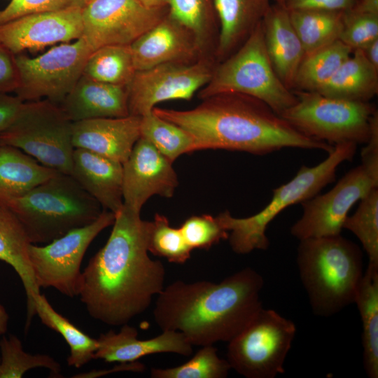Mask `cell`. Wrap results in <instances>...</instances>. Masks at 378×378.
Masks as SVG:
<instances>
[{
	"instance_id": "obj_1",
	"label": "cell",
	"mask_w": 378,
	"mask_h": 378,
	"mask_svg": "<svg viewBox=\"0 0 378 378\" xmlns=\"http://www.w3.org/2000/svg\"><path fill=\"white\" fill-rule=\"evenodd\" d=\"M105 245L82 272L78 296L93 318L121 326L144 312L164 289L165 269L148 255L149 221L125 206Z\"/></svg>"
},
{
	"instance_id": "obj_2",
	"label": "cell",
	"mask_w": 378,
	"mask_h": 378,
	"mask_svg": "<svg viewBox=\"0 0 378 378\" xmlns=\"http://www.w3.org/2000/svg\"><path fill=\"white\" fill-rule=\"evenodd\" d=\"M186 111L154 107L159 117L185 130L193 140V151L223 149L264 155L285 148L322 150L334 146L310 138L293 127L268 105L237 93L202 99Z\"/></svg>"
},
{
	"instance_id": "obj_3",
	"label": "cell",
	"mask_w": 378,
	"mask_h": 378,
	"mask_svg": "<svg viewBox=\"0 0 378 378\" xmlns=\"http://www.w3.org/2000/svg\"><path fill=\"white\" fill-rule=\"evenodd\" d=\"M262 276L246 267L218 284L177 280L158 295L155 322L162 330L181 332L197 346L230 342L262 307Z\"/></svg>"
},
{
	"instance_id": "obj_4",
	"label": "cell",
	"mask_w": 378,
	"mask_h": 378,
	"mask_svg": "<svg viewBox=\"0 0 378 378\" xmlns=\"http://www.w3.org/2000/svg\"><path fill=\"white\" fill-rule=\"evenodd\" d=\"M297 265L315 315L330 316L354 303L364 273L357 244L341 234L301 239Z\"/></svg>"
},
{
	"instance_id": "obj_5",
	"label": "cell",
	"mask_w": 378,
	"mask_h": 378,
	"mask_svg": "<svg viewBox=\"0 0 378 378\" xmlns=\"http://www.w3.org/2000/svg\"><path fill=\"white\" fill-rule=\"evenodd\" d=\"M6 204L34 244H48L90 224L104 210L72 176L61 172Z\"/></svg>"
},
{
	"instance_id": "obj_6",
	"label": "cell",
	"mask_w": 378,
	"mask_h": 378,
	"mask_svg": "<svg viewBox=\"0 0 378 378\" xmlns=\"http://www.w3.org/2000/svg\"><path fill=\"white\" fill-rule=\"evenodd\" d=\"M356 148L354 143L337 144L321 163L302 166L290 181L273 190L269 204L253 216L234 218L228 211L220 213L216 217L225 230L230 232L227 239L232 250L237 254L266 250L270 242L265 232L272 220L284 209L312 198L333 182L339 165L351 160Z\"/></svg>"
},
{
	"instance_id": "obj_7",
	"label": "cell",
	"mask_w": 378,
	"mask_h": 378,
	"mask_svg": "<svg viewBox=\"0 0 378 378\" xmlns=\"http://www.w3.org/2000/svg\"><path fill=\"white\" fill-rule=\"evenodd\" d=\"M204 99L224 93H237L262 101L281 115L297 102L276 75L267 55L262 22L244 43L215 66L209 81L199 91Z\"/></svg>"
},
{
	"instance_id": "obj_8",
	"label": "cell",
	"mask_w": 378,
	"mask_h": 378,
	"mask_svg": "<svg viewBox=\"0 0 378 378\" xmlns=\"http://www.w3.org/2000/svg\"><path fill=\"white\" fill-rule=\"evenodd\" d=\"M293 91L297 102L280 116L303 134L332 146L368 141L377 111L370 102L335 98L315 91Z\"/></svg>"
},
{
	"instance_id": "obj_9",
	"label": "cell",
	"mask_w": 378,
	"mask_h": 378,
	"mask_svg": "<svg viewBox=\"0 0 378 378\" xmlns=\"http://www.w3.org/2000/svg\"><path fill=\"white\" fill-rule=\"evenodd\" d=\"M72 124L60 104L48 99L24 102L0 143L17 148L41 164L70 174L74 147Z\"/></svg>"
},
{
	"instance_id": "obj_10",
	"label": "cell",
	"mask_w": 378,
	"mask_h": 378,
	"mask_svg": "<svg viewBox=\"0 0 378 378\" xmlns=\"http://www.w3.org/2000/svg\"><path fill=\"white\" fill-rule=\"evenodd\" d=\"M295 333L292 321L262 307L228 342L226 360L231 369L246 378H274L285 372Z\"/></svg>"
},
{
	"instance_id": "obj_11",
	"label": "cell",
	"mask_w": 378,
	"mask_h": 378,
	"mask_svg": "<svg viewBox=\"0 0 378 378\" xmlns=\"http://www.w3.org/2000/svg\"><path fill=\"white\" fill-rule=\"evenodd\" d=\"M114 220L115 214L104 209L92 223L71 230L45 246L30 243L28 256L37 286L54 288L70 298L78 296L84 255L94 238Z\"/></svg>"
},
{
	"instance_id": "obj_12",
	"label": "cell",
	"mask_w": 378,
	"mask_h": 378,
	"mask_svg": "<svg viewBox=\"0 0 378 378\" xmlns=\"http://www.w3.org/2000/svg\"><path fill=\"white\" fill-rule=\"evenodd\" d=\"M377 188L378 161L362 160L330 190L300 203L302 215L292 225L291 234L299 240L341 234L351 208Z\"/></svg>"
},
{
	"instance_id": "obj_13",
	"label": "cell",
	"mask_w": 378,
	"mask_h": 378,
	"mask_svg": "<svg viewBox=\"0 0 378 378\" xmlns=\"http://www.w3.org/2000/svg\"><path fill=\"white\" fill-rule=\"evenodd\" d=\"M92 52L81 36L34 58L15 55L20 75L15 95L23 102L48 99L59 104L83 75Z\"/></svg>"
},
{
	"instance_id": "obj_14",
	"label": "cell",
	"mask_w": 378,
	"mask_h": 378,
	"mask_svg": "<svg viewBox=\"0 0 378 378\" xmlns=\"http://www.w3.org/2000/svg\"><path fill=\"white\" fill-rule=\"evenodd\" d=\"M215 66L211 58L202 57L136 71L126 87L130 115L141 117L164 101L190 100L209 81Z\"/></svg>"
},
{
	"instance_id": "obj_15",
	"label": "cell",
	"mask_w": 378,
	"mask_h": 378,
	"mask_svg": "<svg viewBox=\"0 0 378 378\" xmlns=\"http://www.w3.org/2000/svg\"><path fill=\"white\" fill-rule=\"evenodd\" d=\"M139 0H91L82 9L83 33L92 52L106 46L131 45L168 13Z\"/></svg>"
},
{
	"instance_id": "obj_16",
	"label": "cell",
	"mask_w": 378,
	"mask_h": 378,
	"mask_svg": "<svg viewBox=\"0 0 378 378\" xmlns=\"http://www.w3.org/2000/svg\"><path fill=\"white\" fill-rule=\"evenodd\" d=\"M172 162L140 137L122 164L123 205L138 212L153 195L172 197L178 185Z\"/></svg>"
},
{
	"instance_id": "obj_17",
	"label": "cell",
	"mask_w": 378,
	"mask_h": 378,
	"mask_svg": "<svg viewBox=\"0 0 378 378\" xmlns=\"http://www.w3.org/2000/svg\"><path fill=\"white\" fill-rule=\"evenodd\" d=\"M82 7L27 15L0 24V43L14 55L82 36Z\"/></svg>"
},
{
	"instance_id": "obj_18",
	"label": "cell",
	"mask_w": 378,
	"mask_h": 378,
	"mask_svg": "<svg viewBox=\"0 0 378 378\" xmlns=\"http://www.w3.org/2000/svg\"><path fill=\"white\" fill-rule=\"evenodd\" d=\"M130 46L136 71L169 62H194L204 52L192 31L169 12Z\"/></svg>"
},
{
	"instance_id": "obj_19",
	"label": "cell",
	"mask_w": 378,
	"mask_h": 378,
	"mask_svg": "<svg viewBox=\"0 0 378 378\" xmlns=\"http://www.w3.org/2000/svg\"><path fill=\"white\" fill-rule=\"evenodd\" d=\"M141 117L102 118L73 122L72 143L123 164L141 136Z\"/></svg>"
},
{
	"instance_id": "obj_20",
	"label": "cell",
	"mask_w": 378,
	"mask_h": 378,
	"mask_svg": "<svg viewBox=\"0 0 378 378\" xmlns=\"http://www.w3.org/2000/svg\"><path fill=\"white\" fill-rule=\"evenodd\" d=\"M137 335V330L128 323L121 326L118 332L111 330L101 334L97 339L98 347L93 359L127 363L154 354L173 353L188 356L192 353V345L179 331L162 330L158 336L144 340H138Z\"/></svg>"
},
{
	"instance_id": "obj_21",
	"label": "cell",
	"mask_w": 378,
	"mask_h": 378,
	"mask_svg": "<svg viewBox=\"0 0 378 378\" xmlns=\"http://www.w3.org/2000/svg\"><path fill=\"white\" fill-rule=\"evenodd\" d=\"M122 164L92 151L74 148L70 175L102 206L117 213L123 206Z\"/></svg>"
},
{
	"instance_id": "obj_22",
	"label": "cell",
	"mask_w": 378,
	"mask_h": 378,
	"mask_svg": "<svg viewBox=\"0 0 378 378\" xmlns=\"http://www.w3.org/2000/svg\"><path fill=\"white\" fill-rule=\"evenodd\" d=\"M262 27L272 66L281 82L293 90L295 76L305 52L288 11L277 4L271 5L262 20Z\"/></svg>"
},
{
	"instance_id": "obj_23",
	"label": "cell",
	"mask_w": 378,
	"mask_h": 378,
	"mask_svg": "<svg viewBox=\"0 0 378 378\" xmlns=\"http://www.w3.org/2000/svg\"><path fill=\"white\" fill-rule=\"evenodd\" d=\"M59 104L72 122L130 115L126 87L99 82L83 75Z\"/></svg>"
},
{
	"instance_id": "obj_24",
	"label": "cell",
	"mask_w": 378,
	"mask_h": 378,
	"mask_svg": "<svg viewBox=\"0 0 378 378\" xmlns=\"http://www.w3.org/2000/svg\"><path fill=\"white\" fill-rule=\"evenodd\" d=\"M270 0H215L219 36L215 55L219 62L234 52L262 22Z\"/></svg>"
},
{
	"instance_id": "obj_25",
	"label": "cell",
	"mask_w": 378,
	"mask_h": 378,
	"mask_svg": "<svg viewBox=\"0 0 378 378\" xmlns=\"http://www.w3.org/2000/svg\"><path fill=\"white\" fill-rule=\"evenodd\" d=\"M26 232L6 203L0 202V260L10 265L23 284L27 297V328L36 314L35 303L41 294L31 268Z\"/></svg>"
},
{
	"instance_id": "obj_26",
	"label": "cell",
	"mask_w": 378,
	"mask_h": 378,
	"mask_svg": "<svg viewBox=\"0 0 378 378\" xmlns=\"http://www.w3.org/2000/svg\"><path fill=\"white\" fill-rule=\"evenodd\" d=\"M57 172L47 167L21 150L0 147V202L20 197Z\"/></svg>"
},
{
	"instance_id": "obj_27",
	"label": "cell",
	"mask_w": 378,
	"mask_h": 378,
	"mask_svg": "<svg viewBox=\"0 0 378 378\" xmlns=\"http://www.w3.org/2000/svg\"><path fill=\"white\" fill-rule=\"evenodd\" d=\"M315 92L335 98L370 102L378 92V69L360 49L354 50L331 78Z\"/></svg>"
},
{
	"instance_id": "obj_28",
	"label": "cell",
	"mask_w": 378,
	"mask_h": 378,
	"mask_svg": "<svg viewBox=\"0 0 378 378\" xmlns=\"http://www.w3.org/2000/svg\"><path fill=\"white\" fill-rule=\"evenodd\" d=\"M354 303L362 325L363 368L370 378L378 377V265L368 263L358 286Z\"/></svg>"
},
{
	"instance_id": "obj_29",
	"label": "cell",
	"mask_w": 378,
	"mask_h": 378,
	"mask_svg": "<svg viewBox=\"0 0 378 378\" xmlns=\"http://www.w3.org/2000/svg\"><path fill=\"white\" fill-rule=\"evenodd\" d=\"M288 13L305 56L339 40L344 26V12L296 10Z\"/></svg>"
},
{
	"instance_id": "obj_30",
	"label": "cell",
	"mask_w": 378,
	"mask_h": 378,
	"mask_svg": "<svg viewBox=\"0 0 378 378\" xmlns=\"http://www.w3.org/2000/svg\"><path fill=\"white\" fill-rule=\"evenodd\" d=\"M169 13L195 36L200 48L217 47L219 22L215 0H167Z\"/></svg>"
},
{
	"instance_id": "obj_31",
	"label": "cell",
	"mask_w": 378,
	"mask_h": 378,
	"mask_svg": "<svg viewBox=\"0 0 378 378\" xmlns=\"http://www.w3.org/2000/svg\"><path fill=\"white\" fill-rule=\"evenodd\" d=\"M35 309L42 323L61 335L69 345L70 354L67 363L69 366L80 368L93 359L98 347L97 340L83 332L58 313L43 294L37 297Z\"/></svg>"
},
{
	"instance_id": "obj_32",
	"label": "cell",
	"mask_w": 378,
	"mask_h": 378,
	"mask_svg": "<svg viewBox=\"0 0 378 378\" xmlns=\"http://www.w3.org/2000/svg\"><path fill=\"white\" fill-rule=\"evenodd\" d=\"M352 52L351 48L337 40L305 56L298 70L293 90L318 91Z\"/></svg>"
},
{
	"instance_id": "obj_33",
	"label": "cell",
	"mask_w": 378,
	"mask_h": 378,
	"mask_svg": "<svg viewBox=\"0 0 378 378\" xmlns=\"http://www.w3.org/2000/svg\"><path fill=\"white\" fill-rule=\"evenodd\" d=\"M135 71L130 45H111L91 53L83 75L99 82L127 87Z\"/></svg>"
},
{
	"instance_id": "obj_34",
	"label": "cell",
	"mask_w": 378,
	"mask_h": 378,
	"mask_svg": "<svg viewBox=\"0 0 378 378\" xmlns=\"http://www.w3.org/2000/svg\"><path fill=\"white\" fill-rule=\"evenodd\" d=\"M140 130V137L146 139L172 163L182 154L193 152L190 135L153 111L141 117Z\"/></svg>"
},
{
	"instance_id": "obj_35",
	"label": "cell",
	"mask_w": 378,
	"mask_h": 378,
	"mask_svg": "<svg viewBox=\"0 0 378 378\" xmlns=\"http://www.w3.org/2000/svg\"><path fill=\"white\" fill-rule=\"evenodd\" d=\"M0 378H21L29 370L44 368L52 377H61V365L47 354H31L24 351L21 341L14 335L0 340Z\"/></svg>"
},
{
	"instance_id": "obj_36",
	"label": "cell",
	"mask_w": 378,
	"mask_h": 378,
	"mask_svg": "<svg viewBox=\"0 0 378 378\" xmlns=\"http://www.w3.org/2000/svg\"><path fill=\"white\" fill-rule=\"evenodd\" d=\"M344 228L360 240L368 263L378 265V188L360 200L354 214L345 219Z\"/></svg>"
},
{
	"instance_id": "obj_37",
	"label": "cell",
	"mask_w": 378,
	"mask_h": 378,
	"mask_svg": "<svg viewBox=\"0 0 378 378\" xmlns=\"http://www.w3.org/2000/svg\"><path fill=\"white\" fill-rule=\"evenodd\" d=\"M231 367L213 345L202 346L188 361L170 368H152V378H225Z\"/></svg>"
},
{
	"instance_id": "obj_38",
	"label": "cell",
	"mask_w": 378,
	"mask_h": 378,
	"mask_svg": "<svg viewBox=\"0 0 378 378\" xmlns=\"http://www.w3.org/2000/svg\"><path fill=\"white\" fill-rule=\"evenodd\" d=\"M148 250L154 255L175 264H184L192 251L180 228L172 227L168 218L159 214L155 215L153 220L149 221Z\"/></svg>"
},
{
	"instance_id": "obj_39",
	"label": "cell",
	"mask_w": 378,
	"mask_h": 378,
	"mask_svg": "<svg viewBox=\"0 0 378 378\" xmlns=\"http://www.w3.org/2000/svg\"><path fill=\"white\" fill-rule=\"evenodd\" d=\"M179 228L192 250L209 249L220 240L227 239L229 234L216 216L208 214L192 216Z\"/></svg>"
},
{
	"instance_id": "obj_40",
	"label": "cell",
	"mask_w": 378,
	"mask_h": 378,
	"mask_svg": "<svg viewBox=\"0 0 378 378\" xmlns=\"http://www.w3.org/2000/svg\"><path fill=\"white\" fill-rule=\"evenodd\" d=\"M378 38V15L344 12V26L339 40L351 48L361 49Z\"/></svg>"
},
{
	"instance_id": "obj_41",
	"label": "cell",
	"mask_w": 378,
	"mask_h": 378,
	"mask_svg": "<svg viewBox=\"0 0 378 378\" xmlns=\"http://www.w3.org/2000/svg\"><path fill=\"white\" fill-rule=\"evenodd\" d=\"M85 4L86 0H12L0 9V24L29 14L83 8Z\"/></svg>"
},
{
	"instance_id": "obj_42",
	"label": "cell",
	"mask_w": 378,
	"mask_h": 378,
	"mask_svg": "<svg viewBox=\"0 0 378 378\" xmlns=\"http://www.w3.org/2000/svg\"><path fill=\"white\" fill-rule=\"evenodd\" d=\"M20 85L15 55L0 43V92H15Z\"/></svg>"
},
{
	"instance_id": "obj_43",
	"label": "cell",
	"mask_w": 378,
	"mask_h": 378,
	"mask_svg": "<svg viewBox=\"0 0 378 378\" xmlns=\"http://www.w3.org/2000/svg\"><path fill=\"white\" fill-rule=\"evenodd\" d=\"M356 0H284V7L288 11L296 10H323L346 12Z\"/></svg>"
},
{
	"instance_id": "obj_44",
	"label": "cell",
	"mask_w": 378,
	"mask_h": 378,
	"mask_svg": "<svg viewBox=\"0 0 378 378\" xmlns=\"http://www.w3.org/2000/svg\"><path fill=\"white\" fill-rule=\"evenodd\" d=\"M23 103L16 95L0 92V134L13 122Z\"/></svg>"
},
{
	"instance_id": "obj_45",
	"label": "cell",
	"mask_w": 378,
	"mask_h": 378,
	"mask_svg": "<svg viewBox=\"0 0 378 378\" xmlns=\"http://www.w3.org/2000/svg\"><path fill=\"white\" fill-rule=\"evenodd\" d=\"M146 366L141 363L136 361L120 363L111 369L108 370H93L88 372L80 373L73 376L75 378H94L106 375L112 372L121 371L144 372Z\"/></svg>"
},
{
	"instance_id": "obj_46",
	"label": "cell",
	"mask_w": 378,
	"mask_h": 378,
	"mask_svg": "<svg viewBox=\"0 0 378 378\" xmlns=\"http://www.w3.org/2000/svg\"><path fill=\"white\" fill-rule=\"evenodd\" d=\"M348 11L361 14L378 15V0H356L353 8Z\"/></svg>"
},
{
	"instance_id": "obj_47",
	"label": "cell",
	"mask_w": 378,
	"mask_h": 378,
	"mask_svg": "<svg viewBox=\"0 0 378 378\" xmlns=\"http://www.w3.org/2000/svg\"><path fill=\"white\" fill-rule=\"evenodd\" d=\"M360 50L367 60L378 69V38L371 41Z\"/></svg>"
},
{
	"instance_id": "obj_48",
	"label": "cell",
	"mask_w": 378,
	"mask_h": 378,
	"mask_svg": "<svg viewBox=\"0 0 378 378\" xmlns=\"http://www.w3.org/2000/svg\"><path fill=\"white\" fill-rule=\"evenodd\" d=\"M9 315L3 304L0 303V336L4 335L8 329Z\"/></svg>"
},
{
	"instance_id": "obj_49",
	"label": "cell",
	"mask_w": 378,
	"mask_h": 378,
	"mask_svg": "<svg viewBox=\"0 0 378 378\" xmlns=\"http://www.w3.org/2000/svg\"><path fill=\"white\" fill-rule=\"evenodd\" d=\"M148 7H163L167 6V0H139Z\"/></svg>"
},
{
	"instance_id": "obj_50",
	"label": "cell",
	"mask_w": 378,
	"mask_h": 378,
	"mask_svg": "<svg viewBox=\"0 0 378 378\" xmlns=\"http://www.w3.org/2000/svg\"><path fill=\"white\" fill-rule=\"evenodd\" d=\"M274 1H275V4H277L279 5L284 6V0H274Z\"/></svg>"
},
{
	"instance_id": "obj_51",
	"label": "cell",
	"mask_w": 378,
	"mask_h": 378,
	"mask_svg": "<svg viewBox=\"0 0 378 378\" xmlns=\"http://www.w3.org/2000/svg\"><path fill=\"white\" fill-rule=\"evenodd\" d=\"M90 1H91V0H86V4H87L88 2H89Z\"/></svg>"
},
{
	"instance_id": "obj_52",
	"label": "cell",
	"mask_w": 378,
	"mask_h": 378,
	"mask_svg": "<svg viewBox=\"0 0 378 378\" xmlns=\"http://www.w3.org/2000/svg\"><path fill=\"white\" fill-rule=\"evenodd\" d=\"M1 143H0V147H1Z\"/></svg>"
}]
</instances>
